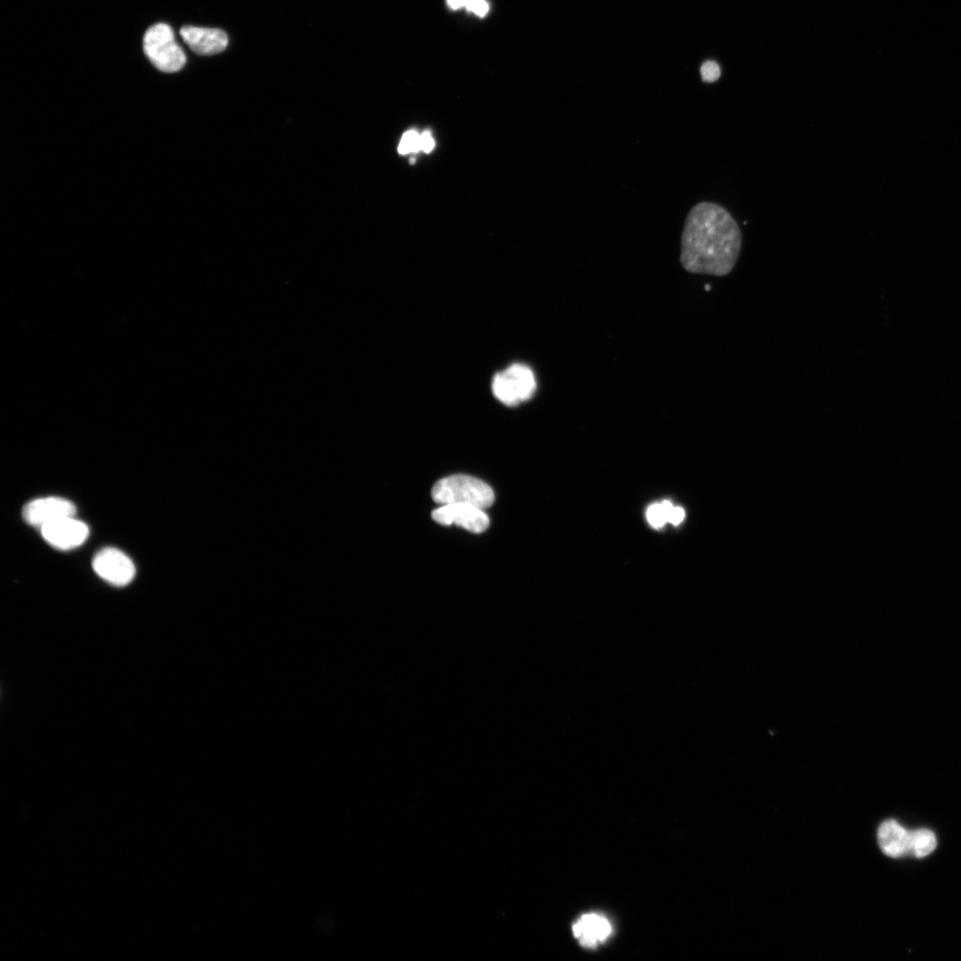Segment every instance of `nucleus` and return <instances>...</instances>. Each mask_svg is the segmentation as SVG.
Masks as SVG:
<instances>
[{
	"label": "nucleus",
	"instance_id": "1",
	"mask_svg": "<svg viewBox=\"0 0 961 961\" xmlns=\"http://www.w3.org/2000/svg\"><path fill=\"white\" fill-rule=\"evenodd\" d=\"M741 234L726 209L700 202L689 212L681 238L680 262L689 272L722 277L735 266Z\"/></svg>",
	"mask_w": 961,
	"mask_h": 961
},
{
	"label": "nucleus",
	"instance_id": "2",
	"mask_svg": "<svg viewBox=\"0 0 961 961\" xmlns=\"http://www.w3.org/2000/svg\"><path fill=\"white\" fill-rule=\"evenodd\" d=\"M432 497L440 505L464 504L484 510L492 505L495 495L484 481L472 476L456 474L437 481L432 489Z\"/></svg>",
	"mask_w": 961,
	"mask_h": 961
},
{
	"label": "nucleus",
	"instance_id": "3",
	"mask_svg": "<svg viewBox=\"0 0 961 961\" xmlns=\"http://www.w3.org/2000/svg\"><path fill=\"white\" fill-rule=\"evenodd\" d=\"M143 51L149 61L163 72L179 71L186 62V55L176 43L172 28L166 23H157L147 29Z\"/></svg>",
	"mask_w": 961,
	"mask_h": 961
},
{
	"label": "nucleus",
	"instance_id": "4",
	"mask_svg": "<svg viewBox=\"0 0 961 961\" xmlns=\"http://www.w3.org/2000/svg\"><path fill=\"white\" fill-rule=\"evenodd\" d=\"M537 382L531 368L524 364H513L497 373L492 381L495 397L507 406H515L532 397Z\"/></svg>",
	"mask_w": 961,
	"mask_h": 961
},
{
	"label": "nucleus",
	"instance_id": "5",
	"mask_svg": "<svg viewBox=\"0 0 961 961\" xmlns=\"http://www.w3.org/2000/svg\"><path fill=\"white\" fill-rule=\"evenodd\" d=\"M92 564L99 577L114 585H125L133 579L135 575V567L132 560L125 553L114 547L100 550L94 555Z\"/></svg>",
	"mask_w": 961,
	"mask_h": 961
},
{
	"label": "nucleus",
	"instance_id": "6",
	"mask_svg": "<svg viewBox=\"0 0 961 961\" xmlns=\"http://www.w3.org/2000/svg\"><path fill=\"white\" fill-rule=\"evenodd\" d=\"M432 517L441 525L455 524L474 533L483 532L489 525L484 510L471 505H442L432 511Z\"/></svg>",
	"mask_w": 961,
	"mask_h": 961
},
{
	"label": "nucleus",
	"instance_id": "7",
	"mask_svg": "<svg viewBox=\"0 0 961 961\" xmlns=\"http://www.w3.org/2000/svg\"><path fill=\"white\" fill-rule=\"evenodd\" d=\"M43 537L55 548L67 550L83 544L89 535L87 525L68 516L47 523L40 528Z\"/></svg>",
	"mask_w": 961,
	"mask_h": 961
},
{
	"label": "nucleus",
	"instance_id": "8",
	"mask_svg": "<svg viewBox=\"0 0 961 961\" xmlns=\"http://www.w3.org/2000/svg\"><path fill=\"white\" fill-rule=\"evenodd\" d=\"M76 511L71 501L59 497H47L26 504L22 509V516L29 525L41 528L58 519L74 516Z\"/></svg>",
	"mask_w": 961,
	"mask_h": 961
},
{
	"label": "nucleus",
	"instance_id": "9",
	"mask_svg": "<svg viewBox=\"0 0 961 961\" xmlns=\"http://www.w3.org/2000/svg\"><path fill=\"white\" fill-rule=\"evenodd\" d=\"M180 35L189 48L198 55L217 54L228 45V36L220 28L183 26Z\"/></svg>",
	"mask_w": 961,
	"mask_h": 961
},
{
	"label": "nucleus",
	"instance_id": "10",
	"mask_svg": "<svg viewBox=\"0 0 961 961\" xmlns=\"http://www.w3.org/2000/svg\"><path fill=\"white\" fill-rule=\"evenodd\" d=\"M572 932L581 946L594 949L610 937L612 925L605 916L591 912L583 914L575 921Z\"/></svg>",
	"mask_w": 961,
	"mask_h": 961
},
{
	"label": "nucleus",
	"instance_id": "11",
	"mask_svg": "<svg viewBox=\"0 0 961 961\" xmlns=\"http://www.w3.org/2000/svg\"><path fill=\"white\" fill-rule=\"evenodd\" d=\"M877 840L884 854L898 858L909 853V832L894 820L884 821L877 831Z\"/></svg>",
	"mask_w": 961,
	"mask_h": 961
},
{
	"label": "nucleus",
	"instance_id": "12",
	"mask_svg": "<svg viewBox=\"0 0 961 961\" xmlns=\"http://www.w3.org/2000/svg\"><path fill=\"white\" fill-rule=\"evenodd\" d=\"M936 844V837L929 829L920 828L910 831L909 853L917 858H923L935 849Z\"/></svg>",
	"mask_w": 961,
	"mask_h": 961
},
{
	"label": "nucleus",
	"instance_id": "13",
	"mask_svg": "<svg viewBox=\"0 0 961 961\" xmlns=\"http://www.w3.org/2000/svg\"><path fill=\"white\" fill-rule=\"evenodd\" d=\"M673 506L667 500L651 505L646 513L649 523L654 528L663 527Z\"/></svg>",
	"mask_w": 961,
	"mask_h": 961
},
{
	"label": "nucleus",
	"instance_id": "14",
	"mask_svg": "<svg viewBox=\"0 0 961 961\" xmlns=\"http://www.w3.org/2000/svg\"><path fill=\"white\" fill-rule=\"evenodd\" d=\"M419 150H421L420 134L413 130L405 133L400 140L398 151L400 154H408Z\"/></svg>",
	"mask_w": 961,
	"mask_h": 961
},
{
	"label": "nucleus",
	"instance_id": "15",
	"mask_svg": "<svg viewBox=\"0 0 961 961\" xmlns=\"http://www.w3.org/2000/svg\"><path fill=\"white\" fill-rule=\"evenodd\" d=\"M700 74L702 80L707 83H712L716 81L720 75V68L715 61H707L704 62L700 68Z\"/></svg>",
	"mask_w": 961,
	"mask_h": 961
},
{
	"label": "nucleus",
	"instance_id": "16",
	"mask_svg": "<svg viewBox=\"0 0 961 961\" xmlns=\"http://www.w3.org/2000/svg\"><path fill=\"white\" fill-rule=\"evenodd\" d=\"M684 515L685 513L682 508L673 506L668 513L667 521L674 525H678L683 520Z\"/></svg>",
	"mask_w": 961,
	"mask_h": 961
},
{
	"label": "nucleus",
	"instance_id": "17",
	"mask_svg": "<svg viewBox=\"0 0 961 961\" xmlns=\"http://www.w3.org/2000/svg\"><path fill=\"white\" fill-rule=\"evenodd\" d=\"M420 144L421 150H424L426 153L430 152L433 149L434 141L430 132L425 131L420 135Z\"/></svg>",
	"mask_w": 961,
	"mask_h": 961
},
{
	"label": "nucleus",
	"instance_id": "18",
	"mask_svg": "<svg viewBox=\"0 0 961 961\" xmlns=\"http://www.w3.org/2000/svg\"><path fill=\"white\" fill-rule=\"evenodd\" d=\"M464 1L465 0H447V3L451 9L456 10L464 6Z\"/></svg>",
	"mask_w": 961,
	"mask_h": 961
}]
</instances>
